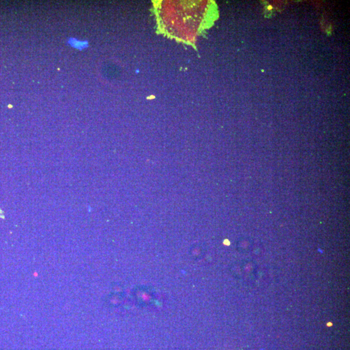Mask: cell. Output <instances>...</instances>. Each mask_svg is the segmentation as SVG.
I'll return each mask as SVG.
<instances>
[{"label": "cell", "instance_id": "7a4b0ae2", "mask_svg": "<svg viewBox=\"0 0 350 350\" xmlns=\"http://www.w3.org/2000/svg\"><path fill=\"white\" fill-rule=\"evenodd\" d=\"M140 73V69H136L135 70V73Z\"/></svg>", "mask_w": 350, "mask_h": 350}, {"label": "cell", "instance_id": "6da1fadb", "mask_svg": "<svg viewBox=\"0 0 350 350\" xmlns=\"http://www.w3.org/2000/svg\"><path fill=\"white\" fill-rule=\"evenodd\" d=\"M68 44L71 48L81 51L88 48L89 46L88 40H78L75 38H69L68 40Z\"/></svg>", "mask_w": 350, "mask_h": 350}]
</instances>
